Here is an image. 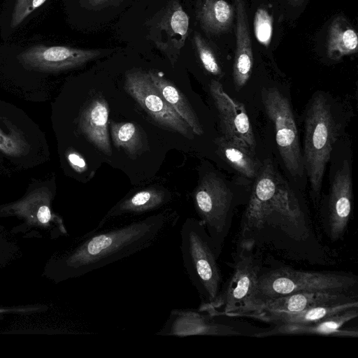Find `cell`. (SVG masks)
<instances>
[{"label":"cell","instance_id":"30bf717a","mask_svg":"<svg viewBox=\"0 0 358 358\" xmlns=\"http://www.w3.org/2000/svg\"><path fill=\"white\" fill-rule=\"evenodd\" d=\"M231 199L230 189L213 174L206 176L194 193L199 221L214 244L224 229Z\"/></svg>","mask_w":358,"mask_h":358},{"label":"cell","instance_id":"8fae6325","mask_svg":"<svg viewBox=\"0 0 358 358\" xmlns=\"http://www.w3.org/2000/svg\"><path fill=\"white\" fill-rule=\"evenodd\" d=\"M210 92L219 113L224 136L255 152V136L244 106L229 96L215 80L210 83Z\"/></svg>","mask_w":358,"mask_h":358},{"label":"cell","instance_id":"e0dca14e","mask_svg":"<svg viewBox=\"0 0 358 358\" xmlns=\"http://www.w3.org/2000/svg\"><path fill=\"white\" fill-rule=\"evenodd\" d=\"M236 16V48L233 66L235 85L243 87L252 69L253 55L244 0H234Z\"/></svg>","mask_w":358,"mask_h":358},{"label":"cell","instance_id":"52a82bcc","mask_svg":"<svg viewBox=\"0 0 358 358\" xmlns=\"http://www.w3.org/2000/svg\"><path fill=\"white\" fill-rule=\"evenodd\" d=\"M233 275L225 289L213 303H202L199 310L211 317H236L248 304L259 277V267L252 252V241L241 242Z\"/></svg>","mask_w":358,"mask_h":358},{"label":"cell","instance_id":"277c9868","mask_svg":"<svg viewBox=\"0 0 358 358\" xmlns=\"http://www.w3.org/2000/svg\"><path fill=\"white\" fill-rule=\"evenodd\" d=\"M357 282L355 275L348 273L280 268L259 275L248 304L236 317L251 306L270 299L310 291L348 292Z\"/></svg>","mask_w":358,"mask_h":358},{"label":"cell","instance_id":"d4e9b609","mask_svg":"<svg viewBox=\"0 0 358 358\" xmlns=\"http://www.w3.org/2000/svg\"><path fill=\"white\" fill-rule=\"evenodd\" d=\"M197 17L206 33L216 34L230 27L234 10L225 0H204L197 12Z\"/></svg>","mask_w":358,"mask_h":358},{"label":"cell","instance_id":"f546056e","mask_svg":"<svg viewBox=\"0 0 358 358\" xmlns=\"http://www.w3.org/2000/svg\"><path fill=\"white\" fill-rule=\"evenodd\" d=\"M66 157L69 164L76 172L83 173L87 169L85 159L77 152L69 151Z\"/></svg>","mask_w":358,"mask_h":358},{"label":"cell","instance_id":"4dcf8cb0","mask_svg":"<svg viewBox=\"0 0 358 358\" xmlns=\"http://www.w3.org/2000/svg\"><path fill=\"white\" fill-rule=\"evenodd\" d=\"M36 217L38 220L42 223V224H46L48 223L50 220L51 219L52 215L51 211L48 205L45 203L42 204L37 213H36Z\"/></svg>","mask_w":358,"mask_h":358},{"label":"cell","instance_id":"cb8c5ba5","mask_svg":"<svg viewBox=\"0 0 358 358\" xmlns=\"http://www.w3.org/2000/svg\"><path fill=\"white\" fill-rule=\"evenodd\" d=\"M358 36L355 30L343 16L335 17L329 29L327 55L334 60L357 51Z\"/></svg>","mask_w":358,"mask_h":358},{"label":"cell","instance_id":"44dd1931","mask_svg":"<svg viewBox=\"0 0 358 358\" xmlns=\"http://www.w3.org/2000/svg\"><path fill=\"white\" fill-rule=\"evenodd\" d=\"M48 0H3L0 5V38H11Z\"/></svg>","mask_w":358,"mask_h":358},{"label":"cell","instance_id":"1f68e13d","mask_svg":"<svg viewBox=\"0 0 358 358\" xmlns=\"http://www.w3.org/2000/svg\"><path fill=\"white\" fill-rule=\"evenodd\" d=\"M89 3L90 2L93 6H99L105 3L108 2L110 0H87Z\"/></svg>","mask_w":358,"mask_h":358},{"label":"cell","instance_id":"484cf974","mask_svg":"<svg viewBox=\"0 0 358 358\" xmlns=\"http://www.w3.org/2000/svg\"><path fill=\"white\" fill-rule=\"evenodd\" d=\"M110 132L114 145L123 148L129 155H136L142 148L138 128L131 122H112Z\"/></svg>","mask_w":358,"mask_h":358},{"label":"cell","instance_id":"9c48e42d","mask_svg":"<svg viewBox=\"0 0 358 358\" xmlns=\"http://www.w3.org/2000/svg\"><path fill=\"white\" fill-rule=\"evenodd\" d=\"M124 87L125 91L159 124L189 139L194 137L188 124L156 89L148 72L138 70L127 72Z\"/></svg>","mask_w":358,"mask_h":358},{"label":"cell","instance_id":"7c38bea8","mask_svg":"<svg viewBox=\"0 0 358 358\" xmlns=\"http://www.w3.org/2000/svg\"><path fill=\"white\" fill-rule=\"evenodd\" d=\"M357 297L348 292L310 291L296 292L270 299L255 304L239 317L253 318L266 313H295L310 307L348 300Z\"/></svg>","mask_w":358,"mask_h":358},{"label":"cell","instance_id":"ba28073f","mask_svg":"<svg viewBox=\"0 0 358 358\" xmlns=\"http://www.w3.org/2000/svg\"><path fill=\"white\" fill-rule=\"evenodd\" d=\"M262 101L274 124L276 144L285 166L293 176L299 175L302 160L298 131L288 100L278 90L272 88L262 91Z\"/></svg>","mask_w":358,"mask_h":358},{"label":"cell","instance_id":"4fadbf2b","mask_svg":"<svg viewBox=\"0 0 358 358\" xmlns=\"http://www.w3.org/2000/svg\"><path fill=\"white\" fill-rule=\"evenodd\" d=\"M205 312L192 309H173L157 336L185 337L190 336H231L240 332L224 324L215 322Z\"/></svg>","mask_w":358,"mask_h":358},{"label":"cell","instance_id":"83f0119b","mask_svg":"<svg viewBox=\"0 0 358 358\" xmlns=\"http://www.w3.org/2000/svg\"><path fill=\"white\" fill-rule=\"evenodd\" d=\"M193 41L195 49L203 68L213 75H222V71L215 55L201 36L199 33L195 32Z\"/></svg>","mask_w":358,"mask_h":358},{"label":"cell","instance_id":"d6a6232c","mask_svg":"<svg viewBox=\"0 0 358 358\" xmlns=\"http://www.w3.org/2000/svg\"><path fill=\"white\" fill-rule=\"evenodd\" d=\"M304 0H288V2L292 6H298L303 3Z\"/></svg>","mask_w":358,"mask_h":358},{"label":"cell","instance_id":"603a6c76","mask_svg":"<svg viewBox=\"0 0 358 358\" xmlns=\"http://www.w3.org/2000/svg\"><path fill=\"white\" fill-rule=\"evenodd\" d=\"M215 144L219 155L240 174L250 179L257 176L262 166L250 149L224 135L215 140Z\"/></svg>","mask_w":358,"mask_h":358},{"label":"cell","instance_id":"3957f363","mask_svg":"<svg viewBox=\"0 0 358 358\" xmlns=\"http://www.w3.org/2000/svg\"><path fill=\"white\" fill-rule=\"evenodd\" d=\"M213 246L199 220L189 218L184 222L180 245L182 264L203 303H214L220 292L221 275Z\"/></svg>","mask_w":358,"mask_h":358},{"label":"cell","instance_id":"5bb4252c","mask_svg":"<svg viewBox=\"0 0 358 358\" xmlns=\"http://www.w3.org/2000/svg\"><path fill=\"white\" fill-rule=\"evenodd\" d=\"M352 184L350 164L345 160L336 173L329 198V228L332 240L345 231L352 210Z\"/></svg>","mask_w":358,"mask_h":358},{"label":"cell","instance_id":"6da1fadb","mask_svg":"<svg viewBox=\"0 0 358 358\" xmlns=\"http://www.w3.org/2000/svg\"><path fill=\"white\" fill-rule=\"evenodd\" d=\"M178 220L165 210L128 224L88 232L66 259L73 275L99 269L153 245L165 237Z\"/></svg>","mask_w":358,"mask_h":358},{"label":"cell","instance_id":"ffe728a7","mask_svg":"<svg viewBox=\"0 0 358 358\" xmlns=\"http://www.w3.org/2000/svg\"><path fill=\"white\" fill-rule=\"evenodd\" d=\"M357 298L310 307L295 313H266L253 318L266 322L278 324H303L320 320L346 310L357 308Z\"/></svg>","mask_w":358,"mask_h":358},{"label":"cell","instance_id":"5b68a950","mask_svg":"<svg viewBox=\"0 0 358 358\" xmlns=\"http://www.w3.org/2000/svg\"><path fill=\"white\" fill-rule=\"evenodd\" d=\"M0 55L24 71L56 73L81 66L100 57L102 51L46 43L22 44L8 41L0 45Z\"/></svg>","mask_w":358,"mask_h":358},{"label":"cell","instance_id":"4316f807","mask_svg":"<svg viewBox=\"0 0 358 358\" xmlns=\"http://www.w3.org/2000/svg\"><path fill=\"white\" fill-rule=\"evenodd\" d=\"M29 145L22 134L13 127L7 129L0 126V151L11 157H20L27 152Z\"/></svg>","mask_w":358,"mask_h":358},{"label":"cell","instance_id":"d6986e66","mask_svg":"<svg viewBox=\"0 0 358 358\" xmlns=\"http://www.w3.org/2000/svg\"><path fill=\"white\" fill-rule=\"evenodd\" d=\"M189 24V16L179 1H169L157 25L160 32H164L166 39L160 49L169 55L177 56L187 37Z\"/></svg>","mask_w":358,"mask_h":358},{"label":"cell","instance_id":"9a60e30c","mask_svg":"<svg viewBox=\"0 0 358 358\" xmlns=\"http://www.w3.org/2000/svg\"><path fill=\"white\" fill-rule=\"evenodd\" d=\"M358 316L357 308H353L315 322L303 324H278L270 331L254 334L256 337L274 335L317 334L340 337H357V329L342 327Z\"/></svg>","mask_w":358,"mask_h":358},{"label":"cell","instance_id":"8992f818","mask_svg":"<svg viewBox=\"0 0 358 358\" xmlns=\"http://www.w3.org/2000/svg\"><path fill=\"white\" fill-rule=\"evenodd\" d=\"M336 127L327 100L316 96L305 122L303 164L315 197L320 195L324 173L336 139Z\"/></svg>","mask_w":358,"mask_h":358},{"label":"cell","instance_id":"f1b7e54d","mask_svg":"<svg viewBox=\"0 0 358 358\" xmlns=\"http://www.w3.org/2000/svg\"><path fill=\"white\" fill-rule=\"evenodd\" d=\"M254 31L257 40L261 44L269 45L273 34V20L266 10H257L254 18Z\"/></svg>","mask_w":358,"mask_h":358},{"label":"cell","instance_id":"2e32d148","mask_svg":"<svg viewBox=\"0 0 358 358\" xmlns=\"http://www.w3.org/2000/svg\"><path fill=\"white\" fill-rule=\"evenodd\" d=\"M109 107L104 98L91 101L81 113L79 126L87 138L107 155H111L108 134Z\"/></svg>","mask_w":358,"mask_h":358},{"label":"cell","instance_id":"ac0fdd59","mask_svg":"<svg viewBox=\"0 0 358 358\" xmlns=\"http://www.w3.org/2000/svg\"><path fill=\"white\" fill-rule=\"evenodd\" d=\"M170 198L162 189L147 188L122 199L113 206L94 229L106 227L112 220L126 215H139L156 210L166 204Z\"/></svg>","mask_w":358,"mask_h":358},{"label":"cell","instance_id":"7a4b0ae2","mask_svg":"<svg viewBox=\"0 0 358 358\" xmlns=\"http://www.w3.org/2000/svg\"><path fill=\"white\" fill-rule=\"evenodd\" d=\"M303 214L287 182L267 160L256 177L243 223L242 235L261 229L266 223L301 227Z\"/></svg>","mask_w":358,"mask_h":358},{"label":"cell","instance_id":"e575fe53","mask_svg":"<svg viewBox=\"0 0 358 358\" xmlns=\"http://www.w3.org/2000/svg\"><path fill=\"white\" fill-rule=\"evenodd\" d=\"M0 5H1V0H0Z\"/></svg>","mask_w":358,"mask_h":358},{"label":"cell","instance_id":"836d02e7","mask_svg":"<svg viewBox=\"0 0 358 358\" xmlns=\"http://www.w3.org/2000/svg\"><path fill=\"white\" fill-rule=\"evenodd\" d=\"M3 311H4L3 310H0V313H1V312H3Z\"/></svg>","mask_w":358,"mask_h":358},{"label":"cell","instance_id":"7402d4cb","mask_svg":"<svg viewBox=\"0 0 358 358\" xmlns=\"http://www.w3.org/2000/svg\"><path fill=\"white\" fill-rule=\"evenodd\" d=\"M148 74L159 92L166 102L188 124L192 132L198 136L203 133L202 126L191 105L183 93L159 72L150 70Z\"/></svg>","mask_w":358,"mask_h":358}]
</instances>
